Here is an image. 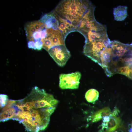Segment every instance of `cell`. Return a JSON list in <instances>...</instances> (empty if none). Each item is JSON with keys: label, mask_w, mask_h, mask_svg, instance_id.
<instances>
[{"label": "cell", "mask_w": 132, "mask_h": 132, "mask_svg": "<svg viewBox=\"0 0 132 132\" xmlns=\"http://www.w3.org/2000/svg\"><path fill=\"white\" fill-rule=\"evenodd\" d=\"M25 29L27 38L29 40L32 37L33 33L37 31L34 27L28 24L25 26Z\"/></svg>", "instance_id": "4fadbf2b"}, {"label": "cell", "mask_w": 132, "mask_h": 132, "mask_svg": "<svg viewBox=\"0 0 132 132\" xmlns=\"http://www.w3.org/2000/svg\"><path fill=\"white\" fill-rule=\"evenodd\" d=\"M0 107L2 108L7 104L8 100V96L6 95L0 94Z\"/></svg>", "instance_id": "5bb4252c"}, {"label": "cell", "mask_w": 132, "mask_h": 132, "mask_svg": "<svg viewBox=\"0 0 132 132\" xmlns=\"http://www.w3.org/2000/svg\"><path fill=\"white\" fill-rule=\"evenodd\" d=\"M81 76V73L77 71L70 74H60V88L62 89L78 88Z\"/></svg>", "instance_id": "5b68a950"}, {"label": "cell", "mask_w": 132, "mask_h": 132, "mask_svg": "<svg viewBox=\"0 0 132 132\" xmlns=\"http://www.w3.org/2000/svg\"><path fill=\"white\" fill-rule=\"evenodd\" d=\"M28 24L34 27L37 31H38L40 30V27L43 23L39 21H34L31 22Z\"/></svg>", "instance_id": "9a60e30c"}, {"label": "cell", "mask_w": 132, "mask_h": 132, "mask_svg": "<svg viewBox=\"0 0 132 132\" xmlns=\"http://www.w3.org/2000/svg\"><path fill=\"white\" fill-rule=\"evenodd\" d=\"M46 31L47 35L45 38L50 40L53 46L60 45H65V39L61 32L59 29L48 28L46 29Z\"/></svg>", "instance_id": "ba28073f"}, {"label": "cell", "mask_w": 132, "mask_h": 132, "mask_svg": "<svg viewBox=\"0 0 132 132\" xmlns=\"http://www.w3.org/2000/svg\"><path fill=\"white\" fill-rule=\"evenodd\" d=\"M28 46L29 48L36 50L35 44L34 41H29L28 43Z\"/></svg>", "instance_id": "e0dca14e"}, {"label": "cell", "mask_w": 132, "mask_h": 132, "mask_svg": "<svg viewBox=\"0 0 132 132\" xmlns=\"http://www.w3.org/2000/svg\"><path fill=\"white\" fill-rule=\"evenodd\" d=\"M109 39L92 41L85 44L84 46V54L97 63L101 52L111 43Z\"/></svg>", "instance_id": "3957f363"}, {"label": "cell", "mask_w": 132, "mask_h": 132, "mask_svg": "<svg viewBox=\"0 0 132 132\" xmlns=\"http://www.w3.org/2000/svg\"><path fill=\"white\" fill-rule=\"evenodd\" d=\"M119 110L115 109L109 116L103 118L101 129L99 132H115L119 128L121 121L117 117Z\"/></svg>", "instance_id": "52a82bcc"}, {"label": "cell", "mask_w": 132, "mask_h": 132, "mask_svg": "<svg viewBox=\"0 0 132 132\" xmlns=\"http://www.w3.org/2000/svg\"><path fill=\"white\" fill-rule=\"evenodd\" d=\"M99 96V92L94 89L89 90L85 95L86 100L88 102L90 103H93L96 101L98 99Z\"/></svg>", "instance_id": "7c38bea8"}, {"label": "cell", "mask_w": 132, "mask_h": 132, "mask_svg": "<svg viewBox=\"0 0 132 132\" xmlns=\"http://www.w3.org/2000/svg\"><path fill=\"white\" fill-rule=\"evenodd\" d=\"M130 72L128 77L132 80V64L130 66Z\"/></svg>", "instance_id": "ac0fdd59"}, {"label": "cell", "mask_w": 132, "mask_h": 132, "mask_svg": "<svg viewBox=\"0 0 132 132\" xmlns=\"http://www.w3.org/2000/svg\"><path fill=\"white\" fill-rule=\"evenodd\" d=\"M110 109L108 107H105L96 112L92 117V121H98L105 117L109 115L111 113Z\"/></svg>", "instance_id": "8fae6325"}, {"label": "cell", "mask_w": 132, "mask_h": 132, "mask_svg": "<svg viewBox=\"0 0 132 132\" xmlns=\"http://www.w3.org/2000/svg\"><path fill=\"white\" fill-rule=\"evenodd\" d=\"M48 52L56 63L61 67L65 65L71 56L70 52L65 45H60L53 46Z\"/></svg>", "instance_id": "277c9868"}, {"label": "cell", "mask_w": 132, "mask_h": 132, "mask_svg": "<svg viewBox=\"0 0 132 132\" xmlns=\"http://www.w3.org/2000/svg\"><path fill=\"white\" fill-rule=\"evenodd\" d=\"M93 4L88 0H64L53 11L55 16L66 21L77 31L83 17Z\"/></svg>", "instance_id": "7a4b0ae2"}, {"label": "cell", "mask_w": 132, "mask_h": 132, "mask_svg": "<svg viewBox=\"0 0 132 132\" xmlns=\"http://www.w3.org/2000/svg\"><path fill=\"white\" fill-rule=\"evenodd\" d=\"M58 102L52 95L35 86L24 98L9 100L8 110L11 119L22 123L27 131L39 132L47 127Z\"/></svg>", "instance_id": "6da1fadb"}, {"label": "cell", "mask_w": 132, "mask_h": 132, "mask_svg": "<svg viewBox=\"0 0 132 132\" xmlns=\"http://www.w3.org/2000/svg\"><path fill=\"white\" fill-rule=\"evenodd\" d=\"M36 50H41L43 48V44L41 40L35 41Z\"/></svg>", "instance_id": "2e32d148"}, {"label": "cell", "mask_w": 132, "mask_h": 132, "mask_svg": "<svg viewBox=\"0 0 132 132\" xmlns=\"http://www.w3.org/2000/svg\"><path fill=\"white\" fill-rule=\"evenodd\" d=\"M131 132H132V124L131 128L130 130Z\"/></svg>", "instance_id": "d6986e66"}, {"label": "cell", "mask_w": 132, "mask_h": 132, "mask_svg": "<svg viewBox=\"0 0 132 132\" xmlns=\"http://www.w3.org/2000/svg\"><path fill=\"white\" fill-rule=\"evenodd\" d=\"M39 21L45 24L47 29H59V22L55 17L53 11L44 15Z\"/></svg>", "instance_id": "9c48e42d"}, {"label": "cell", "mask_w": 132, "mask_h": 132, "mask_svg": "<svg viewBox=\"0 0 132 132\" xmlns=\"http://www.w3.org/2000/svg\"><path fill=\"white\" fill-rule=\"evenodd\" d=\"M112 57L110 62L124 56L132 55V43L125 44L116 40L111 41Z\"/></svg>", "instance_id": "8992f818"}, {"label": "cell", "mask_w": 132, "mask_h": 132, "mask_svg": "<svg viewBox=\"0 0 132 132\" xmlns=\"http://www.w3.org/2000/svg\"><path fill=\"white\" fill-rule=\"evenodd\" d=\"M127 7L120 6L114 8L113 14L114 19L117 21L124 20L127 15Z\"/></svg>", "instance_id": "30bf717a"}]
</instances>
